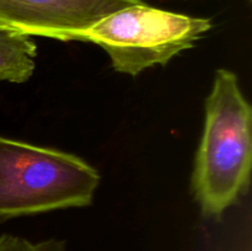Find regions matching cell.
<instances>
[{"mask_svg": "<svg viewBox=\"0 0 252 251\" xmlns=\"http://www.w3.org/2000/svg\"><path fill=\"white\" fill-rule=\"evenodd\" d=\"M212 30V20L166 11L143 1L121 7L84 30L70 41L97 44L110 57L113 70L137 76L154 65L193 48Z\"/></svg>", "mask_w": 252, "mask_h": 251, "instance_id": "cell-3", "label": "cell"}, {"mask_svg": "<svg viewBox=\"0 0 252 251\" xmlns=\"http://www.w3.org/2000/svg\"><path fill=\"white\" fill-rule=\"evenodd\" d=\"M138 1H143V0H138Z\"/></svg>", "mask_w": 252, "mask_h": 251, "instance_id": "cell-7", "label": "cell"}, {"mask_svg": "<svg viewBox=\"0 0 252 251\" xmlns=\"http://www.w3.org/2000/svg\"><path fill=\"white\" fill-rule=\"evenodd\" d=\"M252 108L238 75L218 69L192 172V192L207 217H220L250 184Z\"/></svg>", "mask_w": 252, "mask_h": 251, "instance_id": "cell-1", "label": "cell"}, {"mask_svg": "<svg viewBox=\"0 0 252 251\" xmlns=\"http://www.w3.org/2000/svg\"><path fill=\"white\" fill-rule=\"evenodd\" d=\"M138 0H0V30L70 42L73 32Z\"/></svg>", "mask_w": 252, "mask_h": 251, "instance_id": "cell-4", "label": "cell"}, {"mask_svg": "<svg viewBox=\"0 0 252 251\" xmlns=\"http://www.w3.org/2000/svg\"><path fill=\"white\" fill-rule=\"evenodd\" d=\"M0 251H66L63 240H49L32 243L20 236L4 234L0 236Z\"/></svg>", "mask_w": 252, "mask_h": 251, "instance_id": "cell-6", "label": "cell"}, {"mask_svg": "<svg viewBox=\"0 0 252 251\" xmlns=\"http://www.w3.org/2000/svg\"><path fill=\"white\" fill-rule=\"evenodd\" d=\"M100 179L76 155L0 135V219L90 206Z\"/></svg>", "mask_w": 252, "mask_h": 251, "instance_id": "cell-2", "label": "cell"}, {"mask_svg": "<svg viewBox=\"0 0 252 251\" xmlns=\"http://www.w3.org/2000/svg\"><path fill=\"white\" fill-rule=\"evenodd\" d=\"M37 43L32 36L0 30V81L22 84L36 69Z\"/></svg>", "mask_w": 252, "mask_h": 251, "instance_id": "cell-5", "label": "cell"}]
</instances>
